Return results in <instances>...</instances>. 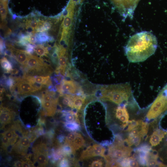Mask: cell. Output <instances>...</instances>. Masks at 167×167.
Instances as JSON below:
<instances>
[{
    "mask_svg": "<svg viewBox=\"0 0 167 167\" xmlns=\"http://www.w3.org/2000/svg\"><path fill=\"white\" fill-rule=\"evenodd\" d=\"M157 45V39L153 34L142 31L130 37L124 47L125 52L130 62H143L154 54Z\"/></svg>",
    "mask_w": 167,
    "mask_h": 167,
    "instance_id": "6da1fadb",
    "label": "cell"
},
{
    "mask_svg": "<svg viewBox=\"0 0 167 167\" xmlns=\"http://www.w3.org/2000/svg\"><path fill=\"white\" fill-rule=\"evenodd\" d=\"M97 91V97L101 100L119 105L133 98L132 90L128 82L102 86Z\"/></svg>",
    "mask_w": 167,
    "mask_h": 167,
    "instance_id": "7a4b0ae2",
    "label": "cell"
},
{
    "mask_svg": "<svg viewBox=\"0 0 167 167\" xmlns=\"http://www.w3.org/2000/svg\"><path fill=\"white\" fill-rule=\"evenodd\" d=\"M132 151L129 146L124 144V142L117 137L113 144L109 147L108 154L104 158L107 161L106 166H112L118 161L130 156Z\"/></svg>",
    "mask_w": 167,
    "mask_h": 167,
    "instance_id": "3957f363",
    "label": "cell"
},
{
    "mask_svg": "<svg viewBox=\"0 0 167 167\" xmlns=\"http://www.w3.org/2000/svg\"><path fill=\"white\" fill-rule=\"evenodd\" d=\"M167 111V84L150 106L146 115L148 120L155 119Z\"/></svg>",
    "mask_w": 167,
    "mask_h": 167,
    "instance_id": "277c9868",
    "label": "cell"
},
{
    "mask_svg": "<svg viewBox=\"0 0 167 167\" xmlns=\"http://www.w3.org/2000/svg\"><path fill=\"white\" fill-rule=\"evenodd\" d=\"M47 66L42 59L31 54H29L24 67L28 72L39 73L42 71H45Z\"/></svg>",
    "mask_w": 167,
    "mask_h": 167,
    "instance_id": "5b68a950",
    "label": "cell"
},
{
    "mask_svg": "<svg viewBox=\"0 0 167 167\" xmlns=\"http://www.w3.org/2000/svg\"><path fill=\"white\" fill-rule=\"evenodd\" d=\"M61 84L60 95L63 94L71 95H84L81 87L72 80L63 79Z\"/></svg>",
    "mask_w": 167,
    "mask_h": 167,
    "instance_id": "8992f818",
    "label": "cell"
},
{
    "mask_svg": "<svg viewBox=\"0 0 167 167\" xmlns=\"http://www.w3.org/2000/svg\"><path fill=\"white\" fill-rule=\"evenodd\" d=\"M16 82L12 88H16L20 94H29L37 91L33 85L24 78L15 79Z\"/></svg>",
    "mask_w": 167,
    "mask_h": 167,
    "instance_id": "52a82bcc",
    "label": "cell"
},
{
    "mask_svg": "<svg viewBox=\"0 0 167 167\" xmlns=\"http://www.w3.org/2000/svg\"><path fill=\"white\" fill-rule=\"evenodd\" d=\"M151 151V147L147 144H143L135 150L136 156L138 161L142 166L146 165L150 153Z\"/></svg>",
    "mask_w": 167,
    "mask_h": 167,
    "instance_id": "ba28073f",
    "label": "cell"
},
{
    "mask_svg": "<svg viewBox=\"0 0 167 167\" xmlns=\"http://www.w3.org/2000/svg\"><path fill=\"white\" fill-rule=\"evenodd\" d=\"M30 140L27 136L20 138L18 141L14 145L13 149L17 154L25 155L30 145Z\"/></svg>",
    "mask_w": 167,
    "mask_h": 167,
    "instance_id": "9c48e42d",
    "label": "cell"
},
{
    "mask_svg": "<svg viewBox=\"0 0 167 167\" xmlns=\"http://www.w3.org/2000/svg\"><path fill=\"white\" fill-rule=\"evenodd\" d=\"M24 78L29 82L33 81L42 85L49 86L51 84L49 75L33 76L25 75Z\"/></svg>",
    "mask_w": 167,
    "mask_h": 167,
    "instance_id": "30bf717a",
    "label": "cell"
},
{
    "mask_svg": "<svg viewBox=\"0 0 167 167\" xmlns=\"http://www.w3.org/2000/svg\"><path fill=\"white\" fill-rule=\"evenodd\" d=\"M0 110V122L2 124L6 125L11 123L14 118V112L7 108L1 107Z\"/></svg>",
    "mask_w": 167,
    "mask_h": 167,
    "instance_id": "8fae6325",
    "label": "cell"
},
{
    "mask_svg": "<svg viewBox=\"0 0 167 167\" xmlns=\"http://www.w3.org/2000/svg\"><path fill=\"white\" fill-rule=\"evenodd\" d=\"M167 133L165 131L159 129L154 131L151 135L149 141L151 145L155 146L158 144Z\"/></svg>",
    "mask_w": 167,
    "mask_h": 167,
    "instance_id": "7c38bea8",
    "label": "cell"
},
{
    "mask_svg": "<svg viewBox=\"0 0 167 167\" xmlns=\"http://www.w3.org/2000/svg\"><path fill=\"white\" fill-rule=\"evenodd\" d=\"M13 56H14L17 61L24 66L26 62L29 54L26 51L12 49Z\"/></svg>",
    "mask_w": 167,
    "mask_h": 167,
    "instance_id": "4fadbf2b",
    "label": "cell"
},
{
    "mask_svg": "<svg viewBox=\"0 0 167 167\" xmlns=\"http://www.w3.org/2000/svg\"><path fill=\"white\" fill-rule=\"evenodd\" d=\"M86 97L85 95H72L71 99L73 109L80 110L85 102Z\"/></svg>",
    "mask_w": 167,
    "mask_h": 167,
    "instance_id": "5bb4252c",
    "label": "cell"
},
{
    "mask_svg": "<svg viewBox=\"0 0 167 167\" xmlns=\"http://www.w3.org/2000/svg\"><path fill=\"white\" fill-rule=\"evenodd\" d=\"M85 143V140L81 135L76 132L75 138L71 145L74 153H75L76 151L82 148Z\"/></svg>",
    "mask_w": 167,
    "mask_h": 167,
    "instance_id": "9a60e30c",
    "label": "cell"
},
{
    "mask_svg": "<svg viewBox=\"0 0 167 167\" xmlns=\"http://www.w3.org/2000/svg\"><path fill=\"white\" fill-rule=\"evenodd\" d=\"M73 14L74 12H71L64 17L61 25L62 28V34L68 35L72 22Z\"/></svg>",
    "mask_w": 167,
    "mask_h": 167,
    "instance_id": "2e32d148",
    "label": "cell"
},
{
    "mask_svg": "<svg viewBox=\"0 0 167 167\" xmlns=\"http://www.w3.org/2000/svg\"><path fill=\"white\" fill-rule=\"evenodd\" d=\"M94 157L92 145L88 146L82 152L79 160H86Z\"/></svg>",
    "mask_w": 167,
    "mask_h": 167,
    "instance_id": "e0dca14e",
    "label": "cell"
},
{
    "mask_svg": "<svg viewBox=\"0 0 167 167\" xmlns=\"http://www.w3.org/2000/svg\"><path fill=\"white\" fill-rule=\"evenodd\" d=\"M34 51L37 55L41 56H47L49 53L47 48L41 45L35 46Z\"/></svg>",
    "mask_w": 167,
    "mask_h": 167,
    "instance_id": "ac0fdd59",
    "label": "cell"
},
{
    "mask_svg": "<svg viewBox=\"0 0 167 167\" xmlns=\"http://www.w3.org/2000/svg\"><path fill=\"white\" fill-rule=\"evenodd\" d=\"M0 63L2 67L6 72H9L12 70L11 64L6 58L4 57L1 59Z\"/></svg>",
    "mask_w": 167,
    "mask_h": 167,
    "instance_id": "d6986e66",
    "label": "cell"
},
{
    "mask_svg": "<svg viewBox=\"0 0 167 167\" xmlns=\"http://www.w3.org/2000/svg\"><path fill=\"white\" fill-rule=\"evenodd\" d=\"M64 126L66 129L71 131L79 130L80 129L79 124L75 122H65Z\"/></svg>",
    "mask_w": 167,
    "mask_h": 167,
    "instance_id": "ffe728a7",
    "label": "cell"
},
{
    "mask_svg": "<svg viewBox=\"0 0 167 167\" xmlns=\"http://www.w3.org/2000/svg\"><path fill=\"white\" fill-rule=\"evenodd\" d=\"M39 22L35 19H27L26 22L27 28H31L35 31L38 25Z\"/></svg>",
    "mask_w": 167,
    "mask_h": 167,
    "instance_id": "44dd1931",
    "label": "cell"
},
{
    "mask_svg": "<svg viewBox=\"0 0 167 167\" xmlns=\"http://www.w3.org/2000/svg\"><path fill=\"white\" fill-rule=\"evenodd\" d=\"M142 121L141 120L135 121L134 120H132L129 121L128 126L126 131H131L133 129L137 127L140 125Z\"/></svg>",
    "mask_w": 167,
    "mask_h": 167,
    "instance_id": "7402d4cb",
    "label": "cell"
},
{
    "mask_svg": "<svg viewBox=\"0 0 167 167\" xmlns=\"http://www.w3.org/2000/svg\"><path fill=\"white\" fill-rule=\"evenodd\" d=\"M156 165L160 167H165V165L157 161V159L149 158L148 161L146 166L148 167L155 166Z\"/></svg>",
    "mask_w": 167,
    "mask_h": 167,
    "instance_id": "603a6c76",
    "label": "cell"
},
{
    "mask_svg": "<svg viewBox=\"0 0 167 167\" xmlns=\"http://www.w3.org/2000/svg\"><path fill=\"white\" fill-rule=\"evenodd\" d=\"M76 132H71L68 134L65 137L64 144H67L71 146L75 137Z\"/></svg>",
    "mask_w": 167,
    "mask_h": 167,
    "instance_id": "cb8c5ba5",
    "label": "cell"
},
{
    "mask_svg": "<svg viewBox=\"0 0 167 167\" xmlns=\"http://www.w3.org/2000/svg\"><path fill=\"white\" fill-rule=\"evenodd\" d=\"M36 36L37 41L40 43L46 42L48 41L49 39L48 36L45 33H40Z\"/></svg>",
    "mask_w": 167,
    "mask_h": 167,
    "instance_id": "d4e9b609",
    "label": "cell"
},
{
    "mask_svg": "<svg viewBox=\"0 0 167 167\" xmlns=\"http://www.w3.org/2000/svg\"><path fill=\"white\" fill-rule=\"evenodd\" d=\"M103 164V163L102 159H98L93 161L91 164L89 165V166L91 167H102Z\"/></svg>",
    "mask_w": 167,
    "mask_h": 167,
    "instance_id": "484cf974",
    "label": "cell"
},
{
    "mask_svg": "<svg viewBox=\"0 0 167 167\" xmlns=\"http://www.w3.org/2000/svg\"><path fill=\"white\" fill-rule=\"evenodd\" d=\"M2 136V147L5 150L7 146L9 144V139L5 135Z\"/></svg>",
    "mask_w": 167,
    "mask_h": 167,
    "instance_id": "4316f807",
    "label": "cell"
},
{
    "mask_svg": "<svg viewBox=\"0 0 167 167\" xmlns=\"http://www.w3.org/2000/svg\"><path fill=\"white\" fill-rule=\"evenodd\" d=\"M14 134V133L13 131L9 128L1 135H5L9 139H11L13 137Z\"/></svg>",
    "mask_w": 167,
    "mask_h": 167,
    "instance_id": "83f0119b",
    "label": "cell"
},
{
    "mask_svg": "<svg viewBox=\"0 0 167 167\" xmlns=\"http://www.w3.org/2000/svg\"><path fill=\"white\" fill-rule=\"evenodd\" d=\"M58 165L61 167H69L70 165V163L67 158H63L60 161Z\"/></svg>",
    "mask_w": 167,
    "mask_h": 167,
    "instance_id": "f1b7e54d",
    "label": "cell"
},
{
    "mask_svg": "<svg viewBox=\"0 0 167 167\" xmlns=\"http://www.w3.org/2000/svg\"><path fill=\"white\" fill-rule=\"evenodd\" d=\"M14 79L11 77H9L6 79L5 83L6 86L11 89L14 86Z\"/></svg>",
    "mask_w": 167,
    "mask_h": 167,
    "instance_id": "f546056e",
    "label": "cell"
},
{
    "mask_svg": "<svg viewBox=\"0 0 167 167\" xmlns=\"http://www.w3.org/2000/svg\"><path fill=\"white\" fill-rule=\"evenodd\" d=\"M7 12V6L0 9V15L2 20H4L6 19Z\"/></svg>",
    "mask_w": 167,
    "mask_h": 167,
    "instance_id": "4dcf8cb0",
    "label": "cell"
},
{
    "mask_svg": "<svg viewBox=\"0 0 167 167\" xmlns=\"http://www.w3.org/2000/svg\"><path fill=\"white\" fill-rule=\"evenodd\" d=\"M35 47L30 44H28L26 48V51L29 54H31L33 52Z\"/></svg>",
    "mask_w": 167,
    "mask_h": 167,
    "instance_id": "1f68e13d",
    "label": "cell"
},
{
    "mask_svg": "<svg viewBox=\"0 0 167 167\" xmlns=\"http://www.w3.org/2000/svg\"><path fill=\"white\" fill-rule=\"evenodd\" d=\"M51 24L49 21H44L42 25V27L45 31L49 30L51 27Z\"/></svg>",
    "mask_w": 167,
    "mask_h": 167,
    "instance_id": "d6a6232c",
    "label": "cell"
},
{
    "mask_svg": "<svg viewBox=\"0 0 167 167\" xmlns=\"http://www.w3.org/2000/svg\"><path fill=\"white\" fill-rule=\"evenodd\" d=\"M63 79V76L60 75L55 76L54 77V80L57 84H60Z\"/></svg>",
    "mask_w": 167,
    "mask_h": 167,
    "instance_id": "836d02e7",
    "label": "cell"
},
{
    "mask_svg": "<svg viewBox=\"0 0 167 167\" xmlns=\"http://www.w3.org/2000/svg\"><path fill=\"white\" fill-rule=\"evenodd\" d=\"M28 41L32 44H34L37 42L36 36L32 34H30L28 39Z\"/></svg>",
    "mask_w": 167,
    "mask_h": 167,
    "instance_id": "e575fe53",
    "label": "cell"
},
{
    "mask_svg": "<svg viewBox=\"0 0 167 167\" xmlns=\"http://www.w3.org/2000/svg\"><path fill=\"white\" fill-rule=\"evenodd\" d=\"M5 48V46L3 40L0 39V53L1 54L4 53V50Z\"/></svg>",
    "mask_w": 167,
    "mask_h": 167,
    "instance_id": "d590c367",
    "label": "cell"
},
{
    "mask_svg": "<svg viewBox=\"0 0 167 167\" xmlns=\"http://www.w3.org/2000/svg\"><path fill=\"white\" fill-rule=\"evenodd\" d=\"M22 165L23 161H17L15 162L14 166L16 167H22Z\"/></svg>",
    "mask_w": 167,
    "mask_h": 167,
    "instance_id": "8d00e7d4",
    "label": "cell"
},
{
    "mask_svg": "<svg viewBox=\"0 0 167 167\" xmlns=\"http://www.w3.org/2000/svg\"><path fill=\"white\" fill-rule=\"evenodd\" d=\"M58 140L60 143H62L64 140V137L62 135H60L58 137Z\"/></svg>",
    "mask_w": 167,
    "mask_h": 167,
    "instance_id": "74e56055",
    "label": "cell"
}]
</instances>
